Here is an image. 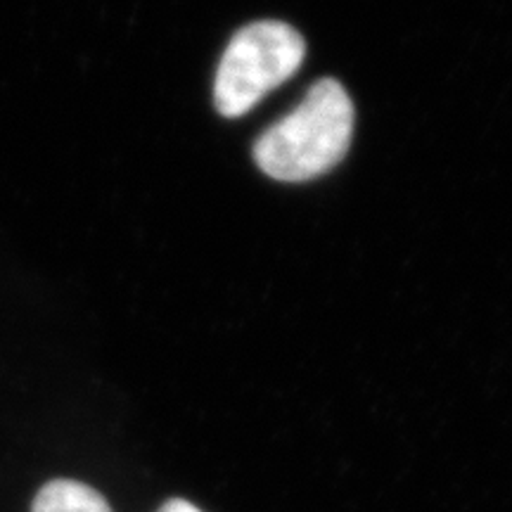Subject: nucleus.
I'll return each mask as SVG.
<instances>
[{
  "instance_id": "f257e3e1",
  "label": "nucleus",
  "mask_w": 512,
  "mask_h": 512,
  "mask_svg": "<svg viewBox=\"0 0 512 512\" xmlns=\"http://www.w3.org/2000/svg\"><path fill=\"white\" fill-rule=\"evenodd\" d=\"M354 133V102L335 79L313 83L306 98L254 145L259 169L275 181L302 183L342 162Z\"/></svg>"
},
{
  "instance_id": "f03ea898",
  "label": "nucleus",
  "mask_w": 512,
  "mask_h": 512,
  "mask_svg": "<svg viewBox=\"0 0 512 512\" xmlns=\"http://www.w3.org/2000/svg\"><path fill=\"white\" fill-rule=\"evenodd\" d=\"M306 55V43L290 24L254 22L233 36L221 57L214 83L216 110L223 117H242L297 74Z\"/></svg>"
},
{
  "instance_id": "7ed1b4c3",
  "label": "nucleus",
  "mask_w": 512,
  "mask_h": 512,
  "mask_svg": "<svg viewBox=\"0 0 512 512\" xmlns=\"http://www.w3.org/2000/svg\"><path fill=\"white\" fill-rule=\"evenodd\" d=\"M31 512H112V508L93 486L76 479H53L38 491Z\"/></svg>"
},
{
  "instance_id": "20e7f679",
  "label": "nucleus",
  "mask_w": 512,
  "mask_h": 512,
  "mask_svg": "<svg viewBox=\"0 0 512 512\" xmlns=\"http://www.w3.org/2000/svg\"><path fill=\"white\" fill-rule=\"evenodd\" d=\"M157 512H202V510L197 508V505H192L190 501H185V498H171V501H166Z\"/></svg>"
}]
</instances>
